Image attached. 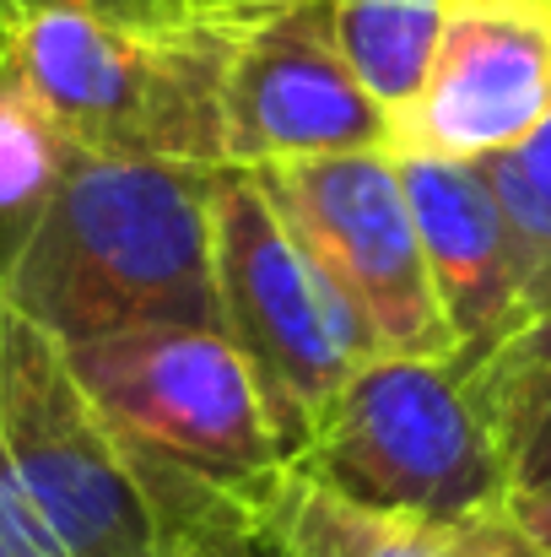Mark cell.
<instances>
[{"instance_id":"5","label":"cell","mask_w":551,"mask_h":557,"mask_svg":"<svg viewBox=\"0 0 551 557\" xmlns=\"http://www.w3.org/2000/svg\"><path fill=\"white\" fill-rule=\"evenodd\" d=\"M211 227H216L211 244L216 325L254 369L292 460V449L314 433L341 384L378 352L363 320L309 260V249L281 222V211L271 206L254 174L238 169L216 174Z\"/></svg>"},{"instance_id":"16","label":"cell","mask_w":551,"mask_h":557,"mask_svg":"<svg viewBox=\"0 0 551 557\" xmlns=\"http://www.w3.org/2000/svg\"><path fill=\"white\" fill-rule=\"evenodd\" d=\"M0 557H60L38 504L27 498L22 476H16V460L0 438Z\"/></svg>"},{"instance_id":"10","label":"cell","mask_w":551,"mask_h":557,"mask_svg":"<svg viewBox=\"0 0 551 557\" xmlns=\"http://www.w3.org/2000/svg\"><path fill=\"white\" fill-rule=\"evenodd\" d=\"M395 169L411 200L438 309L454 331V363L481 369L514 342V331L530 314L536 255L503 216L476 163L395 158Z\"/></svg>"},{"instance_id":"1","label":"cell","mask_w":551,"mask_h":557,"mask_svg":"<svg viewBox=\"0 0 551 557\" xmlns=\"http://www.w3.org/2000/svg\"><path fill=\"white\" fill-rule=\"evenodd\" d=\"M0 438L60 557H281L254 493L120 438L65 369V347L0 304Z\"/></svg>"},{"instance_id":"7","label":"cell","mask_w":551,"mask_h":557,"mask_svg":"<svg viewBox=\"0 0 551 557\" xmlns=\"http://www.w3.org/2000/svg\"><path fill=\"white\" fill-rule=\"evenodd\" d=\"M254 180L341 304L363 320L378 358H454V331L438 309L411 200L389 152L276 163Z\"/></svg>"},{"instance_id":"2","label":"cell","mask_w":551,"mask_h":557,"mask_svg":"<svg viewBox=\"0 0 551 557\" xmlns=\"http://www.w3.org/2000/svg\"><path fill=\"white\" fill-rule=\"evenodd\" d=\"M216 174L82 152L0 276V304L60 347L152 325L222 331L211 282Z\"/></svg>"},{"instance_id":"6","label":"cell","mask_w":551,"mask_h":557,"mask_svg":"<svg viewBox=\"0 0 551 557\" xmlns=\"http://www.w3.org/2000/svg\"><path fill=\"white\" fill-rule=\"evenodd\" d=\"M65 369L87 406L130 444L254 493L287 471V444L265 389L222 331L152 325L65 347Z\"/></svg>"},{"instance_id":"12","label":"cell","mask_w":551,"mask_h":557,"mask_svg":"<svg viewBox=\"0 0 551 557\" xmlns=\"http://www.w3.org/2000/svg\"><path fill=\"white\" fill-rule=\"evenodd\" d=\"M336 44L363 92L395 120L427 82L449 0H330Z\"/></svg>"},{"instance_id":"8","label":"cell","mask_w":551,"mask_h":557,"mask_svg":"<svg viewBox=\"0 0 551 557\" xmlns=\"http://www.w3.org/2000/svg\"><path fill=\"white\" fill-rule=\"evenodd\" d=\"M389 152V114L352 76L330 0L287 5L254 22L222 92V158L238 174H260L303 158Z\"/></svg>"},{"instance_id":"9","label":"cell","mask_w":551,"mask_h":557,"mask_svg":"<svg viewBox=\"0 0 551 557\" xmlns=\"http://www.w3.org/2000/svg\"><path fill=\"white\" fill-rule=\"evenodd\" d=\"M551 120V0H449L422 92L389 120V158L481 163Z\"/></svg>"},{"instance_id":"14","label":"cell","mask_w":551,"mask_h":557,"mask_svg":"<svg viewBox=\"0 0 551 557\" xmlns=\"http://www.w3.org/2000/svg\"><path fill=\"white\" fill-rule=\"evenodd\" d=\"M481 406L492 417L509 493L547 498L551 493V369H471Z\"/></svg>"},{"instance_id":"3","label":"cell","mask_w":551,"mask_h":557,"mask_svg":"<svg viewBox=\"0 0 551 557\" xmlns=\"http://www.w3.org/2000/svg\"><path fill=\"white\" fill-rule=\"evenodd\" d=\"M243 33L38 0L0 16V60L87 158L227 169L222 92Z\"/></svg>"},{"instance_id":"19","label":"cell","mask_w":551,"mask_h":557,"mask_svg":"<svg viewBox=\"0 0 551 557\" xmlns=\"http://www.w3.org/2000/svg\"><path fill=\"white\" fill-rule=\"evenodd\" d=\"M514 520L551 553V493L547 498H519V504H514Z\"/></svg>"},{"instance_id":"18","label":"cell","mask_w":551,"mask_h":557,"mask_svg":"<svg viewBox=\"0 0 551 557\" xmlns=\"http://www.w3.org/2000/svg\"><path fill=\"white\" fill-rule=\"evenodd\" d=\"M481 369H551V309H541L536 320H525L519 336L503 352H492Z\"/></svg>"},{"instance_id":"13","label":"cell","mask_w":551,"mask_h":557,"mask_svg":"<svg viewBox=\"0 0 551 557\" xmlns=\"http://www.w3.org/2000/svg\"><path fill=\"white\" fill-rule=\"evenodd\" d=\"M82 147L33 103L16 71L0 60V276L54 206Z\"/></svg>"},{"instance_id":"11","label":"cell","mask_w":551,"mask_h":557,"mask_svg":"<svg viewBox=\"0 0 551 557\" xmlns=\"http://www.w3.org/2000/svg\"><path fill=\"white\" fill-rule=\"evenodd\" d=\"M254 525L281 557H551L514 509L498 515H389L347 504L292 466L254 487Z\"/></svg>"},{"instance_id":"15","label":"cell","mask_w":551,"mask_h":557,"mask_svg":"<svg viewBox=\"0 0 551 557\" xmlns=\"http://www.w3.org/2000/svg\"><path fill=\"white\" fill-rule=\"evenodd\" d=\"M487 189L498 195L503 216L514 222V233L525 238V249L536 255V282H530V314L551 309V120L541 131H530L519 147L481 158L476 163ZM519 336V331H514Z\"/></svg>"},{"instance_id":"4","label":"cell","mask_w":551,"mask_h":557,"mask_svg":"<svg viewBox=\"0 0 551 557\" xmlns=\"http://www.w3.org/2000/svg\"><path fill=\"white\" fill-rule=\"evenodd\" d=\"M287 466L347 504L389 515L460 520L514 509L492 417L454 358H367Z\"/></svg>"},{"instance_id":"17","label":"cell","mask_w":551,"mask_h":557,"mask_svg":"<svg viewBox=\"0 0 551 557\" xmlns=\"http://www.w3.org/2000/svg\"><path fill=\"white\" fill-rule=\"evenodd\" d=\"M141 5L158 22H200V27L243 33V27H254V22L287 11V5H303V0H141Z\"/></svg>"}]
</instances>
